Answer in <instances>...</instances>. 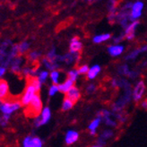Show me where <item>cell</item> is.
<instances>
[{
  "label": "cell",
  "mask_w": 147,
  "mask_h": 147,
  "mask_svg": "<svg viewBox=\"0 0 147 147\" xmlns=\"http://www.w3.org/2000/svg\"><path fill=\"white\" fill-rule=\"evenodd\" d=\"M31 139H32L31 136H27V137L24 139V147H29V145H30Z\"/></svg>",
  "instance_id": "1f68e13d"
},
{
  "label": "cell",
  "mask_w": 147,
  "mask_h": 147,
  "mask_svg": "<svg viewBox=\"0 0 147 147\" xmlns=\"http://www.w3.org/2000/svg\"><path fill=\"white\" fill-rule=\"evenodd\" d=\"M58 77H59V74H58L57 71H56V70L51 71V73H50V78H51V80L53 81L54 84H58Z\"/></svg>",
  "instance_id": "ac0fdd59"
},
{
  "label": "cell",
  "mask_w": 147,
  "mask_h": 147,
  "mask_svg": "<svg viewBox=\"0 0 147 147\" xmlns=\"http://www.w3.org/2000/svg\"><path fill=\"white\" fill-rule=\"evenodd\" d=\"M7 96H8V84L5 80H1V82H0V98H1V100H5Z\"/></svg>",
  "instance_id": "8992f818"
},
{
  "label": "cell",
  "mask_w": 147,
  "mask_h": 147,
  "mask_svg": "<svg viewBox=\"0 0 147 147\" xmlns=\"http://www.w3.org/2000/svg\"><path fill=\"white\" fill-rule=\"evenodd\" d=\"M110 38V34L106 33V34H101V35H97L93 38V42L94 43H100L102 41H106Z\"/></svg>",
  "instance_id": "9a60e30c"
},
{
  "label": "cell",
  "mask_w": 147,
  "mask_h": 147,
  "mask_svg": "<svg viewBox=\"0 0 147 147\" xmlns=\"http://www.w3.org/2000/svg\"><path fill=\"white\" fill-rule=\"evenodd\" d=\"M100 65H93V67L92 68H90L89 71H88V73H87V78L90 79V80L95 78L98 76V74L100 73Z\"/></svg>",
  "instance_id": "7c38bea8"
},
{
  "label": "cell",
  "mask_w": 147,
  "mask_h": 147,
  "mask_svg": "<svg viewBox=\"0 0 147 147\" xmlns=\"http://www.w3.org/2000/svg\"><path fill=\"white\" fill-rule=\"evenodd\" d=\"M147 50V46H144L141 49V52H144V51H146Z\"/></svg>",
  "instance_id": "f35d334b"
},
{
  "label": "cell",
  "mask_w": 147,
  "mask_h": 147,
  "mask_svg": "<svg viewBox=\"0 0 147 147\" xmlns=\"http://www.w3.org/2000/svg\"><path fill=\"white\" fill-rule=\"evenodd\" d=\"M42 145V142L39 137H33L31 139L29 147H40Z\"/></svg>",
  "instance_id": "e0dca14e"
},
{
  "label": "cell",
  "mask_w": 147,
  "mask_h": 147,
  "mask_svg": "<svg viewBox=\"0 0 147 147\" xmlns=\"http://www.w3.org/2000/svg\"><path fill=\"white\" fill-rule=\"evenodd\" d=\"M22 103L19 101H14V102H10V101H4L1 105V110L4 114H12L13 111L17 110L21 107Z\"/></svg>",
  "instance_id": "3957f363"
},
{
  "label": "cell",
  "mask_w": 147,
  "mask_h": 147,
  "mask_svg": "<svg viewBox=\"0 0 147 147\" xmlns=\"http://www.w3.org/2000/svg\"><path fill=\"white\" fill-rule=\"evenodd\" d=\"M88 71H89V67H88V65H83V67H81L79 69H78V73L80 74V75H84V74H87Z\"/></svg>",
  "instance_id": "4316f807"
},
{
  "label": "cell",
  "mask_w": 147,
  "mask_h": 147,
  "mask_svg": "<svg viewBox=\"0 0 147 147\" xmlns=\"http://www.w3.org/2000/svg\"><path fill=\"white\" fill-rule=\"evenodd\" d=\"M40 57V53L36 52V51H33V52H32L30 54V57L32 58V59H36V58H38Z\"/></svg>",
  "instance_id": "836d02e7"
},
{
  "label": "cell",
  "mask_w": 147,
  "mask_h": 147,
  "mask_svg": "<svg viewBox=\"0 0 147 147\" xmlns=\"http://www.w3.org/2000/svg\"><path fill=\"white\" fill-rule=\"evenodd\" d=\"M93 90H94V85L93 84L89 85V86H88V88H87V91L88 92H92Z\"/></svg>",
  "instance_id": "d590c367"
},
{
  "label": "cell",
  "mask_w": 147,
  "mask_h": 147,
  "mask_svg": "<svg viewBox=\"0 0 147 147\" xmlns=\"http://www.w3.org/2000/svg\"><path fill=\"white\" fill-rule=\"evenodd\" d=\"M142 106L144 108V109H147V100H144L143 103H142Z\"/></svg>",
  "instance_id": "74e56055"
},
{
  "label": "cell",
  "mask_w": 147,
  "mask_h": 147,
  "mask_svg": "<svg viewBox=\"0 0 147 147\" xmlns=\"http://www.w3.org/2000/svg\"><path fill=\"white\" fill-rule=\"evenodd\" d=\"M124 50V47L123 46H119V45H116V46H110L109 47L108 49V51L109 53L113 56V57H116V56H119Z\"/></svg>",
  "instance_id": "8fae6325"
},
{
  "label": "cell",
  "mask_w": 147,
  "mask_h": 147,
  "mask_svg": "<svg viewBox=\"0 0 147 147\" xmlns=\"http://www.w3.org/2000/svg\"><path fill=\"white\" fill-rule=\"evenodd\" d=\"M42 109V102L38 94H35L32 101L29 104V108L26 110V113L30 117H36L38 116Z\"/></svg>",
  "instance_id": "6da1fadb"
},
{
  "label": "cell",
  "mask_w": 147,
  "mask_h": 147,
  "mask_svg": "<svg viewBox=\"0 0 147 147\" xmlns=\"http://www.w3.org/2000/svg\"><path fill=\"white\" fill-rule=\"evenodd\" d=\"M105 122H106V124L108 125V126H111V127H115V126H116L115 122L112 121L111 119H109V117L105 119Z\"/></svg>",
  "instance_id": "4dcf8cb0"
},
{
  "label": "cell",
  "mask_w": 147,
  "mask_h": 147,
  "mask_svg": "<svg viewBox=\"0 0 147 147\" xmlns=\"http://www.w3.org/2000/svg\"><path fill=\"white\" fill-rule=\"evenodd\" d=\"M78 133L76 131H68L67 136H65V143L67 144H72L77 141Z\"/></svg>",
  "instance_id": "30bf717a"
},
{
  "label": "cell",
  "mask_w": 147,
  "mask_h": 147,
  "mask_svg": "<svg viewBox=\"0 0 147 147\" xmlns=\"http://www.w3.org/2000/svg\"><path fill=\"white\" fill-rule=\"evenodd\" d=\"M145 91V85L144 84V82H139L136 85V87L134 90V93H133V98L135 100H140L142 95L144 94Z\"/></svg>",
  "instance_id": "277c9868"
},
{
  "label": "cell",
  "mask_w": 147,
  "mask_h": 147,
  "mask_svg": "<svg viewBox=\"0 0 147 147\" xmlns=\"http://www.w3.org/2000/svg\"><path fill=\"white\" fill-rule=\"evenodd\" d=\"M98 116H99V117H108L109 116V111H106V110H102V111H100V112H99L98 113Z\"/></svg>",
  "instance_id": "f1b7e54d"
},
{
  "label": "cell",
  "mask_w": 147,
  "mask_h": 147,
  "mask_svg": "<svg viewBox=\"0 0 147 147\" xmlns=\"http://www.w3.org/2000/svg\"><path fill=\"white\" fill-rule=\"evenodd\" d=\"M48 77V72L47 71H43L40 74V76H39V79L40 80V82L43 83V82H45L46 79Z\"/></svg>",
  "instance_id": "484cf974"
},
{
  "label": "cell",
  "mask_w": 147,
  "mask_h": 147,
  "mask_svg": "<svg viewBox=\"0 0 147 147\" xmlns=\"http://www.w3.org/2000/svg\"><path fill=\"white\" fill-rule=\"evenodd\" d=\"M28 49H29V44L27 42H23L19 46V51L21 53H24L25 51L28 50Z\"/></svg>",
  "instance_id": "cb8c5ba5"
},
{
  "label": "cell",
  "mask_w": 147,
  "mask_h": 147,
  "mask_svg": "<svg viewBox=\"0 0 147 147\" xmlns=\"http://www.w3.org/2000/svg\"><path fill=\"white\" fill-rule=\"evenodd\" d=\"M8 120H9V115L8 114H5L2 117V119H1V125H2V127H5V125L7 124V122H8Z\"/></svg>",
  "instance_id": "83f0119b"
},
{
  "label": "cell",
  "mask_w": 147,
  "mask_h": 147,
  "mask_svg": "<svg viewBox=\"0 0 147 147\" xmlns=\"http://www.w3.org/2000/svg\"><path fill=\"white\" fill-rule=\"evenodd\" d=\"M36 92H37V91L35 89V87L31 83L28 82L27 88H26L24 96H23V98H22V100H21L22 105L26 106V105L30 104V102L32 101V100L34 95L36 94Z\"/></svg>",
  "instance_id": "7a4b0ae2"
},
{
  "label": "cell",
  "mask_w": 147,
  "mask_h": 147,
  "mask_svg": "<svg viewBox=\"0 0 147 147\" xmlns=\"http://www.w3.org/2000/svg\"><path fill=\"white\" fill-rule=\"evenodd\" d=\"M139 24V22L138 21H134L133 23H132L131 24H129L127 29H126V32H125V34H126V37L127 40H132L134 38L135 36V30L136 28L137 27V25Z\"/></svg>",
  "instance_id": "5b68a950"
},
{
  "label": "cell",
  "mask_w": 147,
  "mask_h": 147,
  "mask_svg": "<svg viewBox=\"0 0 147 147\" xmlns=\"http://www.w3.org/2000/svg\"><path fill=\"white\" fill-rule=\"evenodd\" d=\"M82 48H83V45H82V43L78 40L77 37H75V38L72 39L71 43H70V51H71V53L79 52V51L82 49Z\"/></svg>",
  "instance_id": "52a82bcc"
},
{
  "label": "cell",
  "mask_w": 147,
  "mask_h": 147,
  "mask_svg": "<svg viewBox=\"0 0 147 147\" xmlns=\"http://www.w3.org/2000/svg\"><path fill=\"white\" fill-rule=\"evenodd\" d=\"M89 1H92V0H89Z\"/></svg>",
  "instance_id": "60d3db41"
},
{
  "label": "cell",
  "mask_w": 147,
  "mask_h": 147,
  "mask_svg": "<svg viewBox=\"0 0 147 147\" xmlns=\"http://www.w3.org/2000/svg\"><path fill=\"white\" fill-rule=\"evenodd\" d=\"M141 14H142V12H138V11H134V10H132V13H130V16L128 17L129 20L131 21H135L136 19L139 18L141 16Z\"/></svg>",
  "instance_id": "d6986e66"
},
{
  "label": "cell",
  "mask_w": 147,
  "mask_h": 147,
  "mask_svg": "<svg viewBox=\"0 0 147 147\" xmlns=\"http://www.w3.org/2000/svg\"><path fill=\"white\" fill-rule=\"evenodd\" d=\"M120 71H121L122 74H125V75H129V73H130L128 71V67H127V65H123L122 68L120 69Z\"/></svg>",
  "instance_id": "d6a6232c"
},
{
  "label": "cell",
  "mask_w": 147,
  "mask_h": 147,
  "mask_svg": "<svg viewBox=\"0 0 147 147\" xmlns=\"http://www.w3.org/2000/svg\"><path fill=\"white\" fill-rule=\"evenodd\" d=\"M141 52V49H136L135 50L134 52H132L131 54H129L127 57V59H135L136 57V56Z\"/></svg>",
  "instance_id": "d4e9b609"
},
{
  "label": "cell",
  "mask_w": 147,
  "mask_h": 147,
  "mask_svg": "<svg viewBox=\"0 0 147 147\" xmlns=\"http://www.w3.org/2000/svg\"><path fill=\"white\" fill-rule=\"evenodd\" d=\"M74 104H75V102H74L72 100L65 97V99L63 102V105H62V109L63 110H68L74 106Z\"/></svg>",
  "instance_id": "2e32d148"
},
{
  "label": "cell",
  "mask_w": 147,
  "mask_h": 147,
  "mask_svg": "<svg viewBox=\"0 0 147 147\" xmlns=\"http://www.w3.org/2000/svg\"><path fill=\"white\" fill-rule=\"evenodd\" d=\"M58 91H59V88H58V85H57L56 84H53L52 86H51L49 88V93L50 96H53V95L56 94V92H57Z\"/></svg>",
  "instance_id": "603a6c76"
},
{
  "label": "cell",
  "mask_w": 147,
  "mask_h": 147,
  "mask_svg": "<svg viewBox=\"0 0 147 147\" xmlns=\"http://www.w3.org/2000/svg\"><path fill=\"white\" fill-rule=\"evenodd\" d=\"M40 117H41V125H45L46 123H48L49 120L50 119V117H51L49 108L47 107V108L44 109Z\"/></svg>",
  "instance_id": "4fadbf2b"
},
{
  "label": "cell",
  "mask_w": 147,
  "mask_h": 147,
  "mask_svg": "<svg viewBox=\"0 0 147 147\" xmlns=\"http://www.w3.org/2000/svg\"><path fill=\"white\" fill-rule=\"evenodd\" d=\"M143 7H144V4L142 2H140V1H138V2H136V3H135L133 5V8H132V10L138 11V12H142Z\"/></svg>",
  "instance_id": "44dd1931"
},
{
  "label": "cell",
  "mask_w": 147,
  "mask_h": 147,
  "mask_svg": "<svg viewBox=\"0 0 147 147\" xmlns=\"http://www.w3.org/2000/svg\"><path fill=\"white\" fill-rule=\"evenodd\" d=\"M28 82L29 83H31L34 87H35V89L37 91V92H38L40 89V86H41V82H40V80L39 78H36V77H29V80H28Z\"/></svg>",
  "instance_id": "5bb4252c"
},
{
  "label": "cell",
  "mask_w": 147,
  "mask_h": 147,
  "mask_svg": "<svg viewBox=\"0 0 147 147\" xmlns=\"http://www.w3.org/2000/svg\"><path fill=\"white\" fill-rule=\"evenodd\" d=\"M5 67H1V68H0V76H3V75L5 74Z\"/></svg>",
  "instance_id": "8d00e7d4"
},
{
  "label": "cell",
  "mask_w": 147,
  "mask_h": 147,
  "mask_svg": "<svg viewBox=\"0 0 147 147\" xmlns=\"http://www.w3.org/2000/svg\"><path fill=\"white\" fill-rule=\"evenodd\" d=\"M73 86H74V81L68 78L65 83L58 85V88H59V92L63 93H67Z\"/></svg>",
  "instance_id": "9c48e42d"
},
{
  "label": "cell",
  "mask_w": 147,
  "mask_h": 147,
  "mask_svg": "<svg viewBox=\"0 0 147 147\" xmlns=\"http://www.w3.org/2000/svg\"><path fill=\"white\" fill-rule=\"evenodd\" d=\"M67 98H69L70 100H72L76 103L80 98V92H79L77 88L73 86L71 89L67 92Z\"/></svg>",
  "instance_id": "ba28073f"
},
{
  "label": "cell",
  "mask_w": 147,
  "mask_h": 147,
  "mask_svg": "<svg viewBox=\"0 0 147 147\" xmlns=\"http://www.w3.org/2000/svg\"><path fill=\"white\" fill-rule=\"evenodd\" d=\"M92 136H94L95 134H96V131H95V130H91V133H90Z\"/></svg>",
  "instance_id": "ab89813d"
},
{
  "label": "cell",
  "mask_w": 147,
  "mask_h": 147,
  "mask_svg": "<svg viewBox=\"0 0 147 147\" xmlns=\"http://www.w3.org/2000/svg\"><path fill=\"white\" fill-rule=\"evenodd\" d=\"M112 136V132L111 131H109V130H108V131H105L103 134H102V136H101V137H102V139L103 138H109V137H110Z\"/></svg>",
  "instance_id": "f546056e"
},
{
  "label": "cell",
  "mask_w": 147,
  "mask_h": 147,
  "mask_svg": "<svg viewBox=\"0 0 147 147\" xmlns=\"http://www.w3.org/2000/svg\"><path fill=\"white\" fill-rule=\"evenodd\" d=\"M78 75H79L78 70H72V71H70L68 73V78L73 80L74 82H75V81L76 80V78H77V76H78Z\"/></svg>",
  "instance_id": "7402d4cb"
},
{
  "label": "cell",
  "mask_w": 147,
  "mask_h": 147,
  "mask_svg": "<svg viewBox=\"0 0 147 147\" xmlns=\"http://www.w3.org/2000/svg\"><path fill=\"white\" fill-rule=\"evenodd\" d=\"M127 18L126 17V18H123L122 20H121V25L125 28V27H127Z\"/></svg>",
  "instance_id": "e575fe53"
},
{
  "label": "cell",
  "mask_w": 147,
  "mask_h": 147,
  "mask_svg": "<svg viewBox=\"0 0 147 147\" xmlns=\"http://www.w3.org/2000/svg\"><path fill=\"white\" fill-rule=\"evenodd\" d=\"M100 123V117H98V119H94L91 124H90V126H89V129L90 130H95L98 127H99V125Z\"/></svg>",
  "instance_id": "ffe728a7"
}]
</instances>
